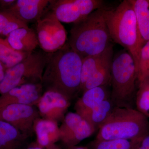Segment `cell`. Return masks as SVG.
<instances>
[{
    "instance_id": "ac0fdd59",
    "label": "cell",
    "mask_w": 149,
    "mask_h": 149,
    "mask_svg": "<svg viewBox=\"0 0 149 149\" xmlns=\"http://www.w3.org/2000/svg\"><path fill=\"white\" fill-rule=\"evenodd\" d=\"M111 98L104 101L100 104L81 116L95 129L99 130L107 120L116 107Z\"/></svg>"
},
{
    "instance_id": "ba28073f",
    "label": "cell",
    "mask_w": 149,
    "mask_h": 149,
    "mask_svg": "<svg viewBox=\"0 0 149 149\" xmlns=\"http://www.w3.org/2000/svg\"><path fill=\"white\" fill-rule=\"evenodd\" d=\"M102 0H55L51 10L61 22L76 24L104 7Z\"/></svg>"
},
{
    "instance_id": "d6986e66",
    "label": "cell",
    "mask_w": 149,
    "mask_h": 149,
    "mask_svg": "<svg viewBox=\"0 0 149 149\" xmlns=\"http://www.w3.org/2000/svg\"><path fill=\"white\" fill-rule=\"evenodd\" d=\"M133 7L143 46L149 41V0H129Z\"/></svg>"
},
{
    "instance_id": "1f68e13d",
    "label": "cell",
    "mask_w": 149,
    "mask_h": 149,
    "mask_svg": "<svg viewBox=\"0 0 149 149\" xmlns=\"http://www.w3.org/2000/svg\"><path fill=\"white\" fill-rule=\"evenodd\" d=\"M45 149H61L56 144H54V145H52L50 146L47 147Z\"/></svg>"
},
{
    "instance_id": "7a4b0ae2",
    "label": "cell",
    "mask_w": 149,
    "mask_h": 149,
    "mask_svg": "<svg viewBox=\"0 0 149 149\" xmlns=\"http://www.w3.org/2000/svg\"><path fill=\"white\" fill-rule=\"evenodd\" d=\"M104 7L93 11L74 24L70 31L68 45L83 58L103 52L111 44Z\"/></svg>"
},
{
    "instance_id": "4316f807",
    "label": "cell",
    "mask_w": 149,
    "mask_h": 149,
    "mask_svg": "<svg viewBox=\"0 0 149 149\" xmlns=\"http://www.w3.org/2000/svg\"><path fill=\"white\" fill-rule=\"evenodd\" d=\"M134 149H149V133L140 140Z\"/></svg>"
},
{
    "instance_id": "e0dca14e",
    "label": "cell",
    "mask_w": 149,
    "mask_h": 149,
    "mask_svg": "<svg viewBox=\"0 0 149 149\" xmlns=\"http://www.w3.org/2000/svg\"><path fill=\"white\" fill-rule=\"evenodd\" d=\"M29 138L16 128L0 120V149H25Z\"/></svg>"
},
{
    "instance_id": "7c38bea8",
    "label": "cell",
    "mask_w": 149,
    "mask_h": 149,
    "mask_svg": "<svg viewBox=\"0 0 149 149\" xmlns=\"http://www.w3.org/2000/svg\"><path fill=\"white\" fill-rule=\"evenodd\" d=\"M55 0H16L6 10L27 24L37 22L52 10Z\"/></svg>"
},
{
    "instance_id": "30bf717a",
    "label": "cell",
    "mask_w": 149,
    "mask_h": 149,
    "mask_svg": "<svg viewBox=\"0 0 149 149\" xmlns=\"http://www.w3.org/2000/svg\"><path fill=\"white\" fill-rule=\"evenodd\" d=\"M59 128L60 140L67 148L77 146L96 131L80 115L72 112L66 113Z\"/></svg>"
},
{
    "instance_id": "484cf974",
    "label": "cell",
    "mask_w": 149,
    "mask_h": 149,
    "mask_svg": "<svg viewBox=\"0 0 149 149\" xmlns=\"http://www.w3.org/2000/svg\"><path fill=\"white\" fill-rule=\"evenodd\" d=\"M137 110L149 117V89L146 82L139 84L136 99Z\"/></svg>"
},
{
    "instance_id": "f546056e",
    "label": "cell",
    "mask_w": 149,
    "mask_h": 149,
    "mask_svg": "<svg viewBox=\"0 0 149 149\" xmlns=\"http://www.w3.org/2000/svg\"><path fill=\"white\" fill-rule=\"evenodd\" d=\"M6 71V70L2 63L0 61V82L3 80V78L4 77Z\"/></svg>"
},
{
    "instance_id": "603a6c76",
    "label": "cell",
    "mask_w": 149,
    "mask_h": 149,
    "mask_svg": "<svg viewBox=\"0 0 149 149\" xmlns=\"http://www.w3.org/2000/svg\"><path fill=\"white\" fill-rule=\"evenodd\" d=\"M29 27L26 24L7 10L0 11V38L5 39L15 29Z\"/></svg>"
},
{
    "instance_id": "2e32d148",
    "label": "cell",
    "mask_w": 149,
    "mask_h": 149,
    "mask_svg": "<svg viewBox=\"0 0 149 149\" xmlns=\"http://www.w3.org/2000/svg\"><path fill=\"white\" fill-rule=\"evenodd\" d=\"M106 86L91 88L83 92V95L74 105L76 112L82 116L111 98V94H109Z\"/></svg>"
},
{
    "instance_id": "d6a6232c",
    "label": "cell",
    "mask_w": 149,
    "mask_h": 149,
    "mask_svg": "<svg viewBox=\"0 0 149 149\" xmlns=\"http://www.w3.org/2000/svg\"><path fill=\"white\" fill-rule=\"evenodd\" d=\"M146 82V83H147V85H148V88L149 89V80H148V81H146V82Z\"/></svg>"
},
{
    "instance_id": "5bb4252c",
    "label": "cell",
    "mask_w": 149,
    "mask_h": 149,
    "mask_svg": "<svg viewBox=\"0 0 149 149\" xmlns=\"http://www.w3.org/2000/svg\"><path fill=\"white\" fill-rule=\"evenodd\" d=\"M6 41L15 50L31 54L39 46L36 31L27 27H22L11 32Z\"/></svg>"
},
{
    "instance_id": "83f0119b",
    "label": "cell",
    "mask_w": 149,
    "mask_h": 149,
    "mask_svg": "<svg viewBox=\"0 0 149 149\" xmlns=\"http://www.w3.org/2000/svg\"><path fill=\"white\" fill-rule=\"evenodd\" d=\"M15 1L16 0H0V11L8 9L13 5Z\"/></svg>"
},
{
    "instance_id": "9c48e42d",
    "label": "cell",
    "mask_w": 149,
    "mask_h": 149,
    "mask_svg": "<svg viewBox=\"0 0 149 149\" xmlns=\"http://www.w3.org/2000/svg\"><path fill=\"white\" fill-rule=\"evenodd\" d=\"M40 118L35 106L11 104L0 109V120L9 123L29 138L35 133L34 124Z\"/></svg>"
},
{
    "instance_id": "f1b7e54d",
    "label": "cell",
    "mask_w": 149,
    "mask_h": 149,
    "mask_svg": "<svg viewBox=\"0 0 149 149\" xmlns=\"http://www.w3.org/2000/svg\"><path fill=\"white\" fill-rule=\"evenodd\" d=\"M25 149H44L43 148L40 146L37 142H33L31 143L28 145V146Z\"/></svg>"
},
{
    "instance_id": "52a82bcc",
    "label": "cell",
    "mask_w": 149,
    "mask_h": 149,
    "mask_svg": "<svg viewBox=\"0 0 149 149\" xmlns=\"http://www.w3.org/2000/svg\"><path fill=\"white\" fill-rule=\"evenodd\" d=\"M36 23L39 46L43 52L47 54L55 52L66 44V30L52 10L48 12Z\"/></svg>"
},
{
    "instance_id": "cb8c5ba5",
    "label": "cell",
    "mask_w": 149,
    "mask_h": 149,
    "mask_svg": "<svg viewBox=\"0 0 149 149\" xmlns=\"http://www.w3.org/2000/svg\"><path fill=\"white\" fill-rule=\"evenodd\" d=\"M141 140H98L95 139L90 142L87 147L89 149H134Z\"/></svg>"
},
{
    "instance_id": "4dcf8cb0",
    "label": "cell",
    "mask_w": 149,
    "mask_h": 149,
    "mask_svg": "<svg viewBox=\"0 0 149 149\" xmlns=\"http://www.w3.org/2000/svg\"><path fill=\"white\" fill-rule=\"evenodd\" d=\"M67 149H89L87 146H74L67 148Z\"/></svg>"
},
{
    "instance_id": "3957f363",
    "label": "cell",
    "mask_w": 149,
    "mask_h": 149,
    "mask_svg": "<svg viewBox=\"0 0 149 149\" xmlns=\"http://www.w3.org/2000/svg\"><path fill=\"white\" fill-rule=\"evenodd\" d=\"M106 17L111 39L131 54L137 73L143 45L135 13L129 0L123 1L115 8L107 9Z\"/></svg>"
},
{
    "instance_id": "7402d4cb",
    "label": "cell",
    "mask_w": 149,
    "mask_h": 149,
    "mask_svg": "<svg viewBox=\"0 0 149 149\" xmlns=\"http://www.w3.org/2000/svg\"><path fill=\"white\" fill-rule=\"evenodd\" d=\"M31 54L14 49L5 39L0 38V61L6 70L18 64Z\"/></svg>"
},
{
    "instance_id": "ffe728a7",
    "label": "cell",
    "mask_w": 149,
    "mask_h": 149,
    "mask_svg": "<svg viewBox=\"0 0 149 149\" xmlns=\"http://www.w3.org/2000/svg\"><path fill=\"white\" fill-rule=\"evenodd\" d=\"M112 54H113V47L111 44L101 53L88 56L83 58L80 92L86 81L96 71L97 68Z\"/></svg>"
},
{
    "instance_id": "44dd1931",
    "label": "cell",
    "mask_w": 149,
    "mask_h": 149,
    "mask_svg": "<svg viewBox=\"0 0 149 149\" xmlns=\"http://www.w3.org/2000/svg\"><path fill=\"white\" fill-rule=\"evenodd\" d=\"M112 54L97 68L86 81L80 91L83 92L96 87L107 86L111 83V68L113 60Z\"/></svg>"
},
{
    "instance_id": "5b68a950",
    "label": "cell",
    "mask_w": 149,
    "mask_h": 149,
    "mask_svg": "<svg viewBox=\"0 0 149 149\" xmlns=\"http://www.w3.org/2000/svg\"><path fill=\"white\" fill-rule=\"evenodd\" d=\"M111 76V99L116 106L132 108L137 73L133 57L126 50L120 51L113 59Z\"/></svg>"
},
{
    "instance_id": "277c9868",
    "label": "cell",
    "mask_w": 149,
    "mask_h": 149,
    "mask_svg": "<svg viewBox=\"0 0 149 149\" xmlns=\"http://www.w3.org/2000/svg\"><path fill=\"white\" fill-rule=\"evenodd\" d=\"M149 133L148 117L132 108L116 107L99 130L98 140H139Z\"/></svg>"
},
{
    "instance_id": "4fadbf2b",
    "label": "cell",
    "mask_w": 149,
    "mask_h": 149,
    "mask_svg": "<svg viewBox=\"0 0 149 149\" xmlns=\"http://www.w3.org/2000/svg\"><path fill=\"white\" fill-rule=\"evenodd\" d=\"M44 91L42 83L27 84L13 88L0 96V109L11 104L36 106Z\"/></svg>"
},
{
    "instance_id": "d4e9b609",
    "label": "cell",
    "mask_w": 149,
    "mask_h": 149,
    "mask_svg": "<svg viewBox=\"0 0 149 149\" xmlns=\"http://www.w3.org/2000/svg\"><path fill=\"white\" fill-rule=\"evenodd\" d=\"M139 84L149 80V41L142 47L137 70Z\"/></svg>"
},
{
    "instance_id": "8992f818",
    "label": "cell",
    "mask_w": 149,
    "mask_h": 149,
    "mask_svg": "<svg viewBox=\"0 0 149 149\" xmlns=\"http://www.w3.org/2000/svg\"><path fill=\"white\" fill-rule=\"evenodd\" d=\"M48 54L35 51L18 64L6 70L0 82V95L22 85L42 83Z\"/></svg>"
},
{
    "instance_id": "6da1fadb",
    "label": "cell",
    "mask_w": 149,
    "mask_h": 149,
    "mask_svg": "<svg viewBox=\"0 0 149 149\" xmlns=\"http://www.w3.org/2000/svg\"><path fill=\"white\" fill-rule=\"evenodd\" d=\"M83 58L66 43L60 49L48 54L42 84L44 92L52 91L70 100L80 92Z\"/></svg>"
},
{
    "instance_id": "8fae6325",
    "label": "cell",
    "mask_w": 149,
    "mask_h": 149,
    "mask_svg": "<svg viewBox=\"0 0 149 149\" xmlns=\"http://www.w3.org/2000/svg\"><path fill=\"white\" fill-rule=\"evenodd\" d=\"M70 100L61 93L48 91L44 92L37 107L42 118L61 122L70 106Z\"/></svg>"
},
{
    "instance_id": "9a60e30c",
    "label": "cell",
    "mask_w": 149,
    "mask_h": 149,
    "mask_svg": "<svg viewBox=\"0 0 149 149\" xmlns=\"http://www.w3.org/2000/svg\"><path fill=\"white\" fill-rule=\"evenodd\" d=\"M34 131L37 143L43 148L55 144L60 139L58 123L53 120L40 118L34 124Z\"/></svg>"
}]
</instances>
